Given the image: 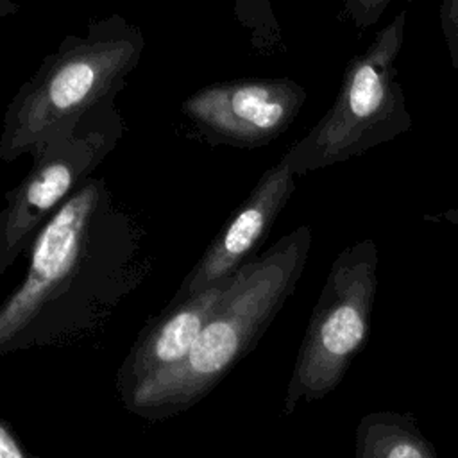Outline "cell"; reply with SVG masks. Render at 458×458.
Instances as JSON below:
<instances>
[{
	"label": "cell",
	"mask_w": 458,
	"mask_h": 458,
	"mask_svg": "<svg viewBox=\"0 0 458 458\" xmlns=\"http://www.w3.org/2000/svg\"><path fill=\"white\" fill-rule=\"evenodd\" d=\"M123 132V116L114 100H107L32 154V168L5 195L7 204L0 211V276L20 254L30 250L41 225L93 177V170L118 145Z\"/></svg>",
	"instance_id": "cell-6"
},
{
	"label": "cell",
	"mask_w": 458,
	"mask_h": 458,
	"mask_svg": "<svg viewBox=\"0 0 458 458\" xmlns=\"http://www.w3.org/2000/svg\"><path fill=\"white\" fill-rule=\"evenodd\" d=\"M143 47V32L122 14L97 20L86 36H66L7 106L0 159L36 154L88 111L114 100L140 63Z\"/></svg>",
	"instance_id": "cell-2"
},
{
	"label": "cell",
	"mask_w": 458,
	"mask_h": 458,
	"mask_svg": "<svg viewBox=\"0 0 458 458\" xmlns=\"http://www.w3.org/2000/svg\"><path fill=\"white\" fill-rule=\"evenodd\" d=\"M111 213L104 179L89 177L41 225L23 283L0 304V356L29 347L93 258V231Z\"/></svg>",
	"instance_id": "cell-4"
},
{
	"label": "cell",
	"mask_w": 458,
	"mask_h": 458,
	"mask_svg": "<svg viewBox=\"0 0 458 458\" xmlns=\"http://www.w3.org/2000/svg\"><path fill=\"white\" fill-rule=\"evenodd\" d=\"M311 247V229L299 225L234 276L229 295L202 327L190 352L125 395L123 404L150 420L191 408L256 345L293 293Z\"/></svg>",
	"instance_id": "cell-1"
},
{
	"label": "cell",
	"mask_w": 458,
	"mask_h": 458,
	"mask_svg": "<svg viewBox=\"0 0 458 458\" xmlns=\"http://www.w3.org/2000/svg\"><path fill=\"white\" fill-rule=\"evenodd\" d=\"M295 190V175L281 157L258 181L245 202L222 227L168 304L186 301L236 274L267 238Z\"/></svg>",
	"instance_id": "cell-8"
},
{
	"label": "cell",
	"mask_w": 458,
	"mask_h": 458,
	"mask_svg": "<svg viewBox=\"0 0 458 458\" xmlns=\"http://www.w3.org/2000/svg\"><path fill=\"white\" fill-rule=\"evenodd\" d=\"M304 102L306 89L288 77H245L208 84L181 109L209 143L256 148L281 136Z\"/></svg>",
	"instance_id": "cell-7"
},
{
	"label": "cell",
	"mask_w": 458,
	"mask_h": 458,
	"mask_svg": "<svg viewBox=\"0 0 458 458\" xmlns=\"http://www.w3.org/2000/svg\"><path fill=\"white\" fill-rule=\"evenodd\" d=\"M354 458H437L411 413L372 411L356 428Z\"/></svg>",
	"instance_id": "cell-10"
},
{
	"label": "cell",
	"mask_w": 458,
	"mask_h": 458,
	"mask_svg": "<svg viewBox=\"0 0 458 458\" xmlns=\"http://www.w3.org/2000/svg\"><path fill=\"white\" fill-rule=\"evenodd\" d=\"M392 0H344L342 14L360 30H367L377 23Z\"/></svg>",
	"instance_id": "cell-12"
},
{
	"label": "cell",
	"mask_w": 458,
	"mask_h": 458,
	"mask_svg": "<svg viewBox=\"0 0 458 458\" xmlns=\"http://www.w3.org/2000/svg\"><path fill=\"white\" fill-rule=\"evenodd\" d=\"M438 16L451 64L458 73V0H440Z\"/></svg>",
	"instance_id": "cell-13"
},
{
	"label": "cell",
	"mask_w": 458,
	"mask_h": 458,
	"mask_svg": "<svg viewBox=\"0 0 458 458\" xmlns=\"http://www.w3.org/2000/svg\"><path fill=\"white\" fill-rule=\"evenodd\" d=\"M404 27L406 9L397 13L376 32L369 47L349 61L331 107L283 156L293 175L361 156L411 129L413 118L406 107L395 64Z\"/></svg>",
	"instance_id": "cell-3"
},
{
	"label": "cell",
	"mask_w": 458,
	"mask_h": 458,
	"mask_svg": "<svg viewBox=\"0 0 458 458\" xmlns=\"http://www.w3.org/2000/svg\"><path fill=\"white\" fill-rule=\"evenodd\" d=\"M376 288L377 247L365 238L345 247L329 268L286 386V415L326 397L344 379L369 338Z\"/></svg>",
	"instance_id": "cell-5"
},
{
	"label": "cell",
	"mask_w": 458,
	"mask_h": 458,
	"mask_svg": "<svg viewBox=\"0 0 458 458\" xmlns=\"http://www.w3.org/2000/svg\"><path fill=\"white\" fill-rule=\"evenodd\" d=\"M424 218L426 220H442V222L445 220L449 224L458 225V208H449V209H445V211H442L438 215H426Z\"/></svg>",
	"instance_id": "cell-15"
},
{
	"label": "cell",
	"mask_w": 458,
	"mask_h": 458,
	"mask_svg": "<svg viewBox=\"0 0 458 458\" xmlns=\"http://www.w3.org/2000/svg\"><path fill=\"white\" fill-rule=\"evenodd\" d=\"M234 276L236 274L186 301L165 308L161 317L141 333L140 340L123 360L116 376L120 397L143 379L184 360L202 327L229 295Z\"/></svg>",
	"instance_id": "cell-9"
},
{
	"label": "cell",
	"mask_w": 458,
	"mask_h": 458,
	"mask_svg": "<svg viewBox=\"0 0 458 458\" xmlns=\"http://www.w3.org/2000/svg\"><path fill=\"white\" fill-rule=\"evenodd\" d=\"M0 458H36L30 456L11 433V429L0 420Z\"/></svg>",
	"instance_id": "cell-14"
},
{
	"label": "cell",
	"mask_w": 458,
	"mask_h": 458,
	"mask_svg": "<svg viewBox=\"0 0 458 458\" xmlns=\"http://www.w3.org/2000/svg\"><path fill=\"white\" fill-rule=\"evenodd\" d=\"M20 11V5L14 0H0V18L16 14Z\"/></svg>",
	"instance_id": "cell-16"
},
{
	"label": "cell",
	"mask_w": 458,
	"mask_h": 458,
	"mask_svg": "<svg viewBox=\"0 0 458 458\" xmlns=\"http://www.w3.org/2000/svg\"><path fill=\"white\" fill-rule=\"evenodd\" d=\"M234 14L256 52L270 55L283 50V34L270 0H234Z\"/></svg>",
	"instance_id": "cell-11"
}]
</instances>
